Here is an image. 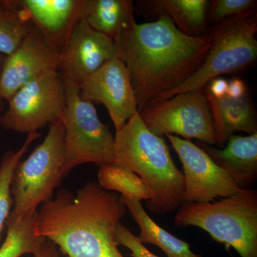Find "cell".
I'll return each mask as SVG.
<instances>
[{"mask_svg":"<svg viewBox=\"0 0 257 257\" xmlns=\"http://www.w3.org/2000/svg\"><path fill=\"white\" fill-rule=\"evenodd\" d=\"M206 96L212 115L218 146L224 148L235 133L248 135L256 133V112L248 93L239 98L227 95L215 98L207 93Z\"/></svg>","mask_w":257,"mask_h":257,"instance_id":"cell-16","label":"cell"},{"mask_svg":"<svg viewBox=\"0 0 257 257\" xmlns=\"http://www.w3.org/2000/svg\"><path fill=\"white\" fill-rule=\"evenodd\" d=\"M60 52L82 20L83 0H13Z\"/></svg>","mask_w":257,"mask_h":257,"instance_id":"cell-14","label":"cell"},{"mask_svg":"<svg viewBox=\"0 0 257 257\" xmlns=\"http://www.w3.org/2000/svg\"><path fill=\"white\" fill-rule=\"evenodd\" d=\"M216 165L229 175L241 189H253L257 179V132L246 135H233L224 148L198 142Z\"/></svg>","mask_w":257,"mask_h":257,"instance_id":"cell-15","label":"cell"},{"mask_svg":"<svg viewBox=\"0 0 257 257\" xmlns=\"http://www.w3.org/2000/svg\"><path fill=\"white\" fill-rule=\"evenodd\" d=\"M135 91L138 111L175 89L200 68L211 47L209 34L189 37L168 17L152 23L134 22L114 40Z\"/></svg>","mask_w":257,"mask_h":257,"instance_id":"cell-1","label":"cell"},{"mask_svg":"<svg viewBox=\"0 0 257 257\" xmlns=\"http://www.w3.org/2000/svg\"><path fill=\"white\" fill-rule=\"evenodd\" d=\"M32 21L13 0H0V54L13 53L23 40Z\"/></svg>","mask_w":257,"mask_h":257,"instance_id":"cell-22","label":"cell"},{"mask_svg":"<svg viewBox=\"0 0 257 257\" xmlns=\"http://www.w3.org/2000/svg\"><path fill=\"white\" fill-rule=\"evenodd\" d=\"M59 56V52L32 22L16 50L5 57L0 77V93L5 101H9L32 79L47 72L58 71Z\"/></svg>","mask_w":257,"mask_h":257,"instance_id":"cell-12","label":"cell"},{"mask_svg":"<svg viewBox=\"0 0 257 257\" xmlns=\"http://www.w3.org/2000/svg\"><path fill=\"white\" fill-rule=\"evenodd\" d=\"M256 0H213L208 10L207 23L215 26L234 18L255 15Z\"/></svg>","mask_w":257,"mask_h":257,"instance_id":"cell-24","label":"cell"},{"mask_svg":"<svg viewBox=\"0 0 257 257\" xmlns=\"http://www.w3.org/2000/svg\"><path fill=\"white\" fill-rule=\"evenodd\" d=\"M126 208L120 196L94 182L76 194L61 189L37 211V234L67 257H124L115 241Z\"/></svg>","mask_w":257,"mask_h":257,"instance_id":"cell-2","label":"cell"},{"mask_svg":"<svg viewBox=\"0 0 257 257\" xmlns=\"http://www.w3.org/2000/svg\"><path fill=\"white\" fill-rule=\"evenodd\" d=\"M174 224L200 228L240 256L257 257V191L253 189L211 202L183 203Z\"/></svg>","mask_w":257,"mask_h":257,"instance_id":"cell-4","label":"cell"},{"mask_svg":"<svg viewBox=\"0 0 257 257\" xmlns=\"http://www.w3.org/2000/svg\"><path fill=\"white\" fill-rule=\"evenodd\" d=\"M79 90L84 100L105 106L116 132L139 112L130 74L117 57L89 75Z\"/></svg>","mask_w":257,"mask_h":257,"instance_id":"cell-11","label":"cell"},{"mask_svg":"<svg viewBox=\"0 0 257 257\" xmlns=\"http://www.w3.org/2000/svg\"><path fill=\"white\" fill-rule=\"evenodd\" d=\"M33 255L34 257H60L56 245L47 239Z\"/></svg>","mask_w":257,"mask_h":257,"instance_id":"cell-28","label":"cell"},{"mask_svg":"<svg viewBox=\"0 0 257 257\" xmlns=\"http://www.w3.org/2000/svg\"><path fill=\"white\" fill-rule=\"evenodd\" d=\"M64 81L67 105L60 119L64 128V178L79 165L114 163L115 144L114 137L99 119L94 104L81 98L77 86Z\"/></svg>","mask_w":257,"mask_h":257,"instance_id":"cell-7","label":"cell"},{"mask_svg":"<svg viewBox=\"0 0 257 257\" xmlns=\"http://www.w3.org/2000/svg\"><path fill=\"white\" fill-rule=\"evenodd\" d=\"M37 210L31 211L18 221H7L4 242L0 245V257H21L36 253L45 242L37 234Z\"/></svg>","mask_w":257,"mask_h":257,"instance_id":"cell-20","label":"cell"},{"mask_svg":"<svg viewBox=\"0 0 257 257\" xmlns=\"http://www.w3.org/2000/svg\"><path fill=\"white\" fill-rule=\"evenodd\" d=\"M42 134L39 132L28 134L25 143L18 150H10L5 152L0 161V245L13 204L11 185L15 169L28 151L29 147Z\"/></svg>","mask_w":257,"mask_h":257,"instance_id":"cell-23","label":"cell"},{"mask_svg":"<svg viewBox=\"0 0 257 257\" xmlns=\"http://www.w3.org/2000/svg\"><path fill=\"white\" fill-rule=\"evenodd\" d=\"M132 0H83L82 20L114 40L135 21Z\"/></svg>","mask_w":257,"mask_h":257,"instance_id":"cell-17","label":"cell"},{"mask_svg":"<svg viewBox=\"0 0 257 257\" xmlns=\"http://www.w3.org/2000/svg\"><path fill=\"white\" fill-rule=\"evenodd\" d=\"M64 128L61 119L49 125L45 140L21 160L12 179L13 211L8 221H18L53 199L64 179Z\"/></svg>","mask_w":257,"mask_h":257,"instance_id":"cell-5","label":"cell"},{"mask_svg":"<svg viewBox=\"0 0 257 257\" xmlns=\"http://www.w3.org/2000/svg\"><path fill=\"white\" fill-rule=\"evenodd\" d=\"M98 184L109 192L120 193L121 197L130 200L149 201L154 194L143 179L131 171L114 164H105L99 167Z\"/></svg>","mask_w":257,"mask_h":257,"instance_id":"cell-21","label":"cell"},{"mask_svg":"<svg viewBox=\"0 0 257 257\" xmlns=\"http://www.w3.org/2000/svg\"><path fill=\"white\" fill-rule=\"evenodd\" d=\"M115 241L116 245L125 246L131 251L130 256L132 257H159L151 252L140 242L138 236L133 234L131 231L125 227L124 225L119 223L116 226Z\"/></svg>","mask_w":257,"mask_h":257,"instance_id":"cell-25","label":"cell"},{"mask_svg":"<svg viewBox=\"0 0 257 257\" xmlns=\"http://www.w3.org/2000/svg\"><path fill=\"white\" fill-rule=\"evenodd\" d=\"M116 57L114 40L82 20L60 52L58 72L64 80L79 88L89 75Z\"/></svg>","mask_w":257,"mask_h":257,"instance_id":"cell-13","label":"cell"},{"mask_svg":"<svg viewBox=\"0 0 257 257\" xmlns=\"http://www.w3.org/2000/svg\"><path fill=\"white\" fill-rule=\"evenodd\" d=\"M146 127L157 136L196 139L214 146L216 135L204 88L153 103L139 111Z\"/></svg>","mask_w":257,"mask_h":257,"instance_id":"cell-8","label":"cell"},{"mask_svg":"<svg viewBox=\"0 0 257 257\" xmlns=\"http://www.w3.org/2000/svg\"><path fill=\"white\" fill-rule=\"evenodd\" d=\"M121 201L140 227L138 236L140 242L155 245L167 257H202L193 252L188 243L176 237L161 227L147 214L141 202L121 197Z\"/></svg>","mask_w":257,"mask_h":257,"instance_id":"cell-19","label":"cell"},{"mask_svg":"<svg viewBox=\"0 0 257 257\" xmlns=\"http://www.w3.org/2000/svg\"><path fill=\"white\" fill-rule=\"evenodd\" d=\"M8 102L1 128L36 133L62 117L67 105L65 83L58 71L47 72L25 84Z\"/></svg>","mask_w":257,"mask_h":257,"instance_id":"cell-9","label":"cell"},{"mask_svg":"<svg viewBox=\"0 0 257 257\" xmlns=\"http://www.w3.org/2000/svg\"><path fill=\"white\" fill-rule=\"evenodd\" d=\"M228 81L222 77L211 79L204 87L206 93L215 98H221L226 95Z\"/></svg>","mask_w":257,"mask_h":257,"instance_id":"cell-26","label":"cell"},{"mask_svg":"<svg viewBox=\"0 0 257 257\" xmlns=\"http://www.w3.org/2000/svg\"><path fill=\"white\" fill-rule=\"evenodd\" d=\"M140 3L159 15H166L176 28L189 37L204 36L207 33L208 0H152Z\"/></svg>","mask_w":257,"mask_h":257,"instance_id":"cell-18","label":"cell"},{"mask_svg":"<svg viewBox=\"0 0 257 257\" xmlns=\"http://www.w3.org/2000/svg\"><path fill=\"white\" fill-rule=\"evenodd\" d=\"M207 32L211 37V47L200 68L183 84L159 96L151 104L204 88L211 79L239 72L256 62V14L230 19L209 27Z\"/></svg>","mask_w":257,"mask_h":257,"instance_id":"cell-6","label":"cell"},{"mask_svg":"<svg viewBox=\"0 0 257 257\" xmlns=\"http://www.w3.org/2000/svg\"><path fill=\"white\" fill-rule=\"evenodd\" d=\"M114 165L138 175L151 189L154 197L147 201L151 212L166 214L184 203L183 173L176 166L162 137L152 133L139 112L114 136Z\"/></svg>","mask_w":257,"mask_h":257,"instance_id":"cell-3","label":"cell"},{"mask_svg":"<svg viewBox=\"0 0 257 257\" xmlns=\"http://www.w3.org/2000/svg\"><path fill=\"white\" fill-rule=\"evenodd\" d=\"M167 138L183 166L184 203L211 202L241 190L201 147L179 137Z\"/></svg>","mask_w":257,"mask_h":257,"instance_id":"cell-10","label":"cell"},{"mask_svg":"<svg viewBox=\"0 0 257 257\" xmlns=\"http://www.w3.org/2000/svg\"><path fill=\"white\" fill-rule=\"evenodd\" d=\"M247 93L246 84L241 79L234 78L228 81L226 95L232 98H239Z\"/></svg>","mask_w":257,"mask_h":257,"instance_id":"cell-27","label":"cell"},{"mask_svg":"<svg viewBox=\"0 0 257 257\" xmlns=\"http://www.w3.org/2000/svg\"><path fill=\"white\" fill-rule=\"evenodd\" d=\"M6 56L1 55L0 54V77H1L2 69H3V64H4V61ZM5 111V100L3 99V96L1 95L0 93V128H1V119L3 116V113Z\"/></svg>","mask_w":257,"mask_h":257,"instance_id":"cell-29","label":"cell"}]
</instances>
